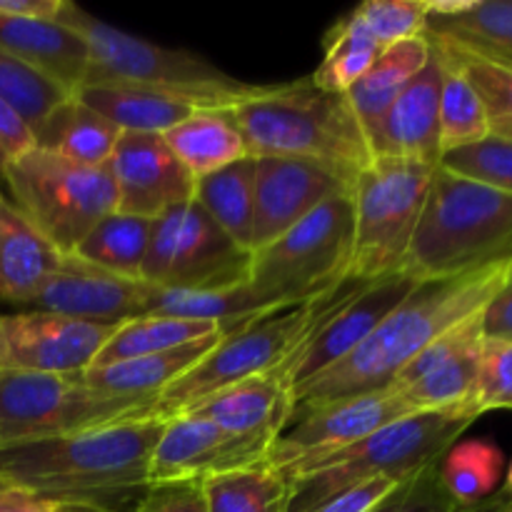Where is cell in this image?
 <instances>
[{"mask_svg":"<svg viewBox=\"0 0 512 512\" xmlns=\"http://www.w3.org/2000/svg\"><path fill=\"white\" fill-rule=\"evenodd\" d=\"M108 170L118 190V213L155 220L193 200L195 178L158 133H123Z\"/></svg>","mask_w":512,"mask_h":512,"instance_id":"cell-18","label":"cell"},{"mask_svg":"<svg viewBox=\"0 0 512 512\" xmlns=\"http://www.w3.org/2000/svg\"><path fill=\"white\" fill-rule=\"evenodd\" d=\"M35 148L30 125L0 98V175L13 160Z\"/></svg>","mask_w":512,"mask_h":512,"instance_id":"cell-45","label":"cell"},{"mask_svg":"<svg viewBox=\"0 0 512 512\" xmlns=\"http://www.w3.org/2000/svg\"><path fill=\"white\" fill-rule=\"evenodd\" d=\"M63 0H0V18L58 20Z\"/></svg>","mask_w":512,"mask_h":512,"instance_id":"cell-48","label":"cell"},{"mask_svg":"<svg viewBox=\"0 0 512 512\" xmlns=\"http://www.w3.org/2000/svg\"><path fill=\"white\" fill-rule=\"evenodd\" d=\"M275 313L260 303L248 283L228 290H165L150 285L145 315H168V318L205 320L233 330L260 315Z\"/></svg>","mask_w":512,"mask_h":512,"instance_id":"cell-30","label":"cell"},{"mask_svg":"<svg viewBox=\"0 0 512 512\" xmlns=\"http://www.w3.org/2000/svg\"><path fill=\"white\" fill-rule=\"evenodd\" d=\"M120 135L123 130L75 98L58 105L33 130L35 148L90 168L108 165Z\"/></svg>","mask_w":512,"mask_h":512,"instance_id":"cell-27","label":"cell"},{"mask_svg":"<svg viewBox=\"0 0 512 512\" xmlns=\"http://www.w3.org/2000/svg\"><path fill=\"white\" fill-rule=\"evenodd\" d=\"M215 333H228V330L218 323H205V320L143 315V318L120 323L90 365H110L118 360L140 358V355L165 353V350L183 348Z\"/></svg>","mask_w":512,"mask_h":512,"instance_id":"cell-31","label":"cell"},{"mask_svg":"<svg viewBox=\"0 0 512 512\" xmlns=\"http://www.w3.org/2000/svg\"><path fill=\"white\" fill-rule=\"evenodd\" d=\"M150 230H153L150 218L115 210L85 235L83 243L75 248V255L115 275L140 280L145 253H148Z\"/></svg>","mask_w":512,"mask_h":512,"instance_id":"cell-33","label":"cell"},{"mask_svg":"<svg viewBox=\"0 0 512 512\" xmlns=\"http://www.w3.org/2000/svg\"><path fill=\"white\" fill-rule=\"evenodd\" d=\"M275 440L255 435H235L205 420H165L158 445L148 463L150 483H180V480H208L215 475L255 468L268 463Z\"/></svg>","mask_w":512,"mask_h":512,"instance_id":"cell-15","label":"cell"},{"mask_svg":"<svg viewBox=\"0 0 512 512\" xmlns=\"http://www.w3.org/2000/svg\"><path fill=\"white\" fill-rule=\"evenodd\" d=\"M60 255L10 200L0 203V303L30 308Z\"/></svg>","mask_w":512,"mask_h":512,"instance_id":"cell-23","label":"cell"},{"mask_svg":"<svg viewBox=\"0 0 512 512\" xmlns=\"http://www.w3.org/2000/svg\"><path fill=\"white\" fill-rule=\"evenodd\" d=\"M68 505L23 493V490L0 488V512H65Z\"/></svg>","mask_w":512,"mask_h":512,"instance_id":"cell-49","label":"cell"},{"mask_svg":"<svg viewBox=\"0 0 512 512\" xmlns=\"http://www.w3.org/2000/svg\"><path fill=\"white\" fill-rule=\"evenodd\" d=\"M430 60V43L428 38H413L405 43L390 45L380 53V58L370 65L368 73L345 93L355 118L363 125L365 135L375 130L385 110L393 105L405 90V85L425 68Z\"/></svg>","mask_w":512,"mask_h":512,"instance_id":"cell-28","label":"cell"},{"mask_svg":"<svg viewBox=\"0 0 512 512\" xmlns=\"http://www.w3.org/2000/svg\"><path fill=\"white\" fill-rule=\"evenodd\" d=\"M165 418L130 420L0 450V488L60 505L120 510L148 488V463Z\"/></svg>","mask_w":512,"mask_h":512,"instance_id":"cell-1","label":"cell"},{"mask_svg":"<svg viewBox=\"0 0 512 512\" xmlns=\"http://www.w3.org/2000/svg\"><path fill=\"white\" fill-rule=\"evenodd\" d=\"M250 258L190 200L153 220L140 280L165 290H228L248 283Z\"/></svg>","mask_w":512,"mask_h":512,"instance_id":"cell-11","label":"cell"},{"mask_svg":"<svg viewBox=\"0 0 512 512\" xmlns=\"http://www.w3.org/2000/svg\"><path fill=\"white\" fill-rule=\"evenodd\" d=\"M473 403L458 408L410 413L368 438L318 460L290 480V510L310 512L333 495L370 480L405 483L440 463L455 440L480 418Z\"/></svg>","mask_w":512,"mask_h":512,"instance_id":"cell-5","label":"cell"},{"mask_svg":"<svg viewBox=\"0 0 512 512\" xmlns=\"http://www.w3.org/2000/svg\"><path fill=\"white\" fill-rule=\"evenodd\" d=\"M438 165L375 158L353 185L348 278L373 283L400 273Z\"/></svg>","mask_w":512,"mask_h":512,"instance_id":"cell-10","label":"cell"},{"mask_svg":"<svg viewBox=\"0 0 512 512\" xmlns=\"http://www.w3.org/2000/svg\"><path fill=\"white\" fill-rule=\"evenodd\" d=\"M150 283L123 278L100 265L88 263L75 253L60 255L58 268L50 273L28 310L85 320V323L120 325L143 318Z\"/></svg>","mask_w":512,"mask_h":512,"instance_id":"cell-17","label":"cell"},{"mask_svg":"<svg viewBox=\"0 0 512 512\" xmlns=\"http://www.w3.org/2000/svg\"><path fill=\"white\" fill-rule=\"evenodd\" d=\"M425 38L512 70V0H428Z\"/></svg>","mask_w":512,"mask_h":512,"instance_id":"cell-20","label":"cell"},{"mask_svg":"<svg viewBox=\"0 0 512 512\" xmlns=\"http://www.w3.org/2000/svg\"><path fill=\"white\" fill-rule=\"evenodd\" d=\"M485 340H503L512 343V278L503 285L498 295L488 303L480 315Z\"/></svg>","mask_w":512,"mask_h":512,"instance_id":"cell-47","label":"cell"},{"mask_svg":"<svg viewBox=\"0 0 512 512\" xmlns=\"http://www.w3.org/2000/svg\"><path fill=\"white\" fill-rule=\"evenodd\" d=\"M115 328L40 310L0 313V373L80 375Z\"/></svg>","mask_w":512,"mask_h":512,"instance_id":"cell-14","label":"cell"},{"mask_svg":"<svg viewBox=\"0 0 512 512\" xmlns=\"http://www.w3.org/2000/svg\"><path fill=\"white\" fill-rule=\"evenodd\" d=\"M0 98L30 125V130H35L58 105H63L73 95L48 75L38 73L23 60L0 50Z\"/></svg>","mask_w":512,"mask_h":512,"instance_id":"cell-38","label":"cell"},{"mask_svg":"<svg viewBox=\"0 0 512 512\" xmlns=\"http://www.w3.org/2000/svg\"><path fill=\"white\" fill-rule=\"evenodd\" d=\"M163 140L195 180L250 158L248 145L230 110H195L183 123L165 130Z\"/></svg>","mask_w":512,"mask_h":512,"instance_id":"cell-26","label":"cell"},{"mask_svg":"<svg viewBox=\"0 0 512 512\" xmlns=\"http://www.w3.org/2000/svg\"><path fill=\"white\" fill-rule=\"evenodd\" d=\"M440 168L512 195V143L508 140L490 135L468 148L450 150L440 158Z\"/></svg>","mask_w":512,"mask_h":512,"instance_id":"cell-40","label":"cell"},{"mask_svg":"<svg viewBox=\"0 0 512 512\" xmlns=\"http://www.w3.org/2000/svg\"><path fill=\"white\" fill-rule=\"evenodd\" d=\"M443 60V85H440V150L468 148L490 138L488 115L475 85L463 70L435 45Z\"/></svg>","mask_w":512,"mask_h":512,"instance_id":"cell-35","label":"cell"},{"mask_svg":"<svg viewBox=\"0 0 512 512\" xmlns=\"http://www.w3.org/2000/svg\"><path fill=\"white\" fill-rule=\"evenodd\" d=\"M383 50V45L365 30L358 15L350 10L348 15L335 20L325 33L323 60L310 80L330 93H348L368 73Z\"/></svg>","mask_w":512,"mask_h":512,"instance_id":"cell-32","label":"cell"},{"mask_svg":"<svg viewBox=\"0 0 512 512\" xmlns=\"http://www.w3.org/2000/svg\"><path fill=\"white\" fill-rule=\"evenodd\" d=\"M225 333L208 335L183 348L165 350V353L140 355V358L118 360L110 365H88L80 373L88 388L108 395H128V398H160L175 380L193 370L210 350L218 345Z\"/></svg>","mask_w":512,"mask_h":512,"instance_id":"cell-24","label":"cell"},{"mask_svg":"<svg viewBox=\"0 0 512 512\" xmlns=\"http://www.w3.org/2000/svg\"><path fill=\"white\" fill-rule=\"evenodd\" d=\"M133 512H208L203 480L150 483Z\"/></svg>","mask_w":512,"mask_h":512,"instance_id":"cell-44","label":"cell"},{"mask_svg":"<svg viewBox=\"0 0 512 512\" xmlns=\"http://www.w3.org/2000/svg\"><path fill=\"white\" fill-rule=\"evenodd\" d=\"M363 285V280L345 278L310 303L275 310L228 330L193 370L160 393V418L170 420L195 400L208 398L228 385L275 373Z\"/></svg>","mask_w":512,"mask_h":512,"instance_id":"cell-7","label":"cell"},{"mask_svg":"<svg viewBox=\"0 0 512 512\" xmlns=\"http://www.w3.org/2000/svg\"><path fill=\"white\" fill-rule=\"evenodd\" d=\"M15 208L60 253H75L85 235L118 210L108 165L90 168L33 148L3 170Z\"/></svg>","mask_w":512,"mask_h":512,"instance_id":"cell-9","label":"cell"},{"mask_svg":"<svg viewBox=\"0 0 512 512\" xmlns=\"http://www.w3.org/2000/svg\"><path fill=\"white\" fill-rule=\"evenodd\" d=\"M485 340V338H483ZM483 340L470 348L460 350L453 358L443 360L433 370L405 388L393 390L403 400L410 413H428V410L458 408L473 403L475 378H478V360Z\"/></svg>","mask_w":512,"mask_h":512,"instance_id":"cell-36","label":"cell"},{"mask_svg":"<svg viewBox=\"0 0 512 512\" xmlns=\"http://www.w3.org/2000/svg\"><path fill=\"white\" fill-rule=\"evenodd\" d=\"M178 415L205 420L235 435L278 440L293 418V395L273 375H258L195 400Z\"/></svg>","mask_w":512,"mask_h":512,"instance_id":"cell-21","label":"cell"},{"mask_svg":"<svg viewBox=\"0 0 512 512\" xmlns=\"http://www.w3.org/2000/svg\"><path fill=\"white\" fill-rule=\"evenodd\" d=\"M512 265L420 283L348 358L293 393V415L353 395L375 393L433 340L488 308L508 283Z\"/></svg>","mask_w":512,"mask_h":512,"instance_id":"cell-2","label":"cell"},{"mask_svg":"<svg viewBox=\"0 0 512 512\" xmlns=\"http://www.w3.org/2000/svg\"><path fill=\"white\" fill-rule=\"evenodd\" d=\"M383 48L423 38L428 23V0H368L353 10Z\"/></svg>","mask_w":512,"mask_h":512,"instance_id":"cell-41","label":"cell"},{"mask_svg":"<svg viewBox=\"0 0 512 512\" xmlns=\"http://www.w3.org/2000/svg\"><path fill=\"white\" fill-rule=\"evenodd\" d=\"M250 158H308L358 178L370 163L368 135L345 93L318 88L310 78L265 85L263 93L230 108Z\"/></svg>","mask_w":512,"mask_h":512,"instance_id":"cell-4","label":"cell"},{"mask_svg":"<svg viewBox=\"0 0 512 512\" xmlns=\"http://www.w3.org/2000/svg\"><path fill=\"white\" fill-rule=\"evenodd\" d=\"M403 415H410V410L390 388L295 413L273 443L268 465L280 468L285 478L293 480L318 460L368 438Z\"/></svg>","mask_w":512,"mask_h":512,"instance_id":"cell-12","label":"cell"},{"mask_svg":"<svg viewBox=\"0 0 512 512\" xmlns=\"http://www.w3.org/2000/svg\"><path fill=\"white\" fill-rule=\"evenodd\" d=\"M510 278H512V270H510Z\"/></svg>","mask_w":512,"mask_h":512,"instance_id":"cell-54","label":"cell"},{"mask_svg":"<svg viewBox=\"0 0 512 512\" xmlns=\"http://www.w3.org/2000/svg\"><path fill=\"white\" fill-rule=\"evenodd\" d=\"M3 200H5V195H3V193H0V203H3Z\"/></svg>","mask_w":512,"mask_h":512,"instance_id":"cell-53","label":"cell"},{"mask_svg":"<svg viewBox=\"0 0 512 512\" xmlns=\"http://www.w3.org/2000/svg\"><path fill=\"white\" fill-rule=\"evenodd\" d=\"M433 43V40H430ZM438 45L455 65L465 73V78L475 85L480 93V100L485 105V115H488V128L493 138L508 140L512 143V70L500 68V65L485 63V60L473 58L468 53L448 48V45Z\"/></svg>","mask_w":512,"mask_h":512,"instance_id":"cell-39","label":"cell"},{"mask_svg":"<svg viewBox=\"0 0 512 512\" xmlns=\"http://www.w3.org/2000/svg\"><path fill=\"white\" fill-rule=\"evenodd\" d=\"M505 490H508V493L512 495V463L508 468V475H505Z\"/></svg>","mask_w":512,"mask_h":512,"instance_id":"cell-52","label":"cell"},{"mask_svg":"<svg viewBox=\"0 0 512 512\" xmlns=\"http://www.w3.org/2000/svg\"><path fill=\"white\" fill-rule=\"evenodd\" d=\"M393 480H370V483L355 485V488L345 490V493L333 495L325 503L315 505L310 512H368L375 503L385 498L390 490L395 488Z\"/></svg>","mask_w":512,"mask_h":512,"instance_id":"cell-46","label":"cell"},{"mask_svg":"<svg viewBox=\"0 0 512 512\" xmlns=\"http://www.w3.org/2000/svg\"><path fill=\"white\" fill-rule=\"evenodd\" d=\"M440 463L428 465L423 473L395 485L380 503L368 512H458L463 510L445 490L440 480Z\"/></svg>","mask_w":512,"mask_h":512,"instance_id":"cell-43","label":"cell"},{"mask_svg":"<svg viewBox=\"0 0 512 512\" xmlns=\"http://www.w3.org/2000/svg\"><path fill=\"white\" fill-rule=\"evenodd\" d=\"M418 285L405 273H393L365 283L270 375L278 378L293 395L305 383L348 358Z\"/></svg>","mask_w":512,"mask_h":512,"instance_id":"cell-13","label":"cell"},{"mask_svg":"<svg viewBox=\"0 0 512 512\" xmlns=\"http://www.w3.org/2000/svg\"><path fill=\"white\" fill-rule=\"evenodd\" d=\"M353 255V198L335 195L250 258L248 285L270 310L310 303L343 283Z\"/></svg>","mask_w":512,"mask_h":512,"instance_id":"cell-8","label":"cell"},{"mask_svg":"<svg viewBox=\"0 0 512 512\" xmlns=\"http://www.w3.org/2000/svg\"><path fill=\"white\" fill-rule=\"evenodd\" d=\"M355 178L308 158H255L253 253L293 228L335 195L353 193Z\"/></svg>","mask_w":512,"mask_h":512,"instance_id":"cell-16","label":"cell"},{"mask_svg":"<svg viewBox=\"0 0 512 512\" xmlns=\"http://www.w3.org/2000/svg\"><path fill=\"white\" fill-rule=\"evenodd\" d=\"M60 23L78 30L88 43V75L85 83H130L175 95L198 108L230 110L265 85H250L233 78L210 60L188 50H173L95 18L75 3H65Z\"/></svg>","mask_w":512,"mask_h":512,"instance_id":"cell-6","label":"cell"},{"mask_svg":"<svg viewBox=\"0 0 512 512\" xmlns=\"http://www.w3.org/2000/svg\"><path fill=\"white\" fill-rule=\"evenodd\" d=\"M123 133H158L175 128L200 110L175 95L130 83H83L73 95Z\"/></svg>","mask_w":512,"mask_h":512,"instance_id":"cell-25","label":"cell"},{"mask_svg":"<svg viewBox=\"0 0 512 512\" xmlns=\"http://www.w3.org/2000/svg\"><path fill=\"white\" fill-rule=\"evenodd\" d=\"M430 43V40H428ZM440 85L443 60L430 43V60L393 100L373 133L368 135L375 158L440 165Z\"/></svg>","mask_w":512,"mask_h":512,"instance_id":"cell-19","label":"cell"},{"mask_svg":"<svg viewBox=\"0 0 512 512\" xmlns=\"http://www.w3.org/2000/svg\"><path fill=\"white\" fill-rule=\"evenodd\" d=\"M512 265V195L435 168L400 273L415 283Z\"/></svg>","mask_w":512,"mask_h":512,"instance_id":"cell-3","label":"cell"},{"mask_svg":"<svg viewBox=\"0 0 512 512\" xmlns=\"http://www.w3.org/2000/svg\"><path fill=\"white\" fill-rule=\"evenodd\" d=\"M208 512H288L290 480L263 463L203 480Z\"/></svg>","mask_w":512,"mask_h":512,"instance_id":"cell-34","label":"cell"},{"mask_svg":"<svg viewBox=\"0 0 512 512\" xmlns=\"http://www.w3.org/2000/svg\"><path fill=\"white\" fill-rule=\"evenodd\" d=\"M473 405L480 413L503 408L512 410V343L483 340Z\"/></svg>","mask_w":512,"mask_h":512,"instance_id":"cell-42","label":"cell"},{"mask_svg":"<svg viewBox=\"0 0 512 512\" xmlns=\"http://www.w3.org/2000/svg\"><path fill=\"white\" fill-rule=\"evenodd\" d=\"M458 512H512V495L503 485V488H500L495 495H490L488 500H483V503L478 505H470V508H463Z\"/></svg>","mask_w":512,"mask_h":512,"instance_id":"cell-50","label":"cell"},{"mask_svg":"<svg viewBox=\"0 0 512 512\" xmlns=\"http://www.w3.org/2000/svg\"><path fill=\"white\" fill-rule=\"evenodd\" d=\"M193 203L243 250L253 253L255 158L220 168L195 180Z\"/></svg>","mask_w":512,"mask_h":512,"instance_id":"cell-29","label":"cell"},{"mask_svg":"<svg viewBox=\"0 0 512 512\" xmlns=\"http://www.w3.org/2000/svg\"><path fill=\"white\" fill-rule=\"evenodd\" d=\"M0 50L48 75L70 95L88 75V43L60 20L0 18Z\"/></svg>","mask_w":512,"mask_h":512,"instance_id":"cell-22","label":"cell"},{"mask_svg":"<svg viewBox=\"0 0 512 512\" xmlns=\"http://www.w3.org/2000/svg\"><path fill=\"white\" fill-rule=\"evenodd\" d=\"M65 512H118V510H108V508H93V505H68Z\"/></svg>","mask_w":512,"mask_h":512,"instance_id":"cell-51","label":"cell"},{"mask_svg":"<svg viewBox=\"0 0 512 512\" xmlns=\"http://www.w3.org/2000/svg\"><path fill=\"white\" fill-rule=\"evenodd\" d=\"M438 468L450 498L460 508H470V505L483 503L490 495L498 493L505 458L493 443L473 440V443L453 445L440 460Z\"/></svg>","mask_w":512,"mask_h":512,"instance_id":"cell-37","label":"cell"}]
</instances>
